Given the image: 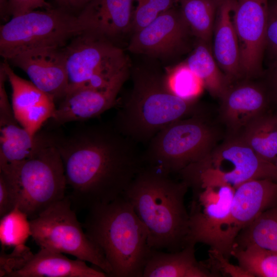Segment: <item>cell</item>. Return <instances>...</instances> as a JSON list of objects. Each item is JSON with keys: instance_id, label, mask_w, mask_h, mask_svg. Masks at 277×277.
Instances as JSON below:
<instances>
[{"instance_id": "cell-38", "label": "cell", "mask_w": 277, "mask_h": 277, "mask_svg": "<svg viewBox=\"0 0 277 277\" xmlns=\"http://www.w3.org/2000/svg\"><path fill=\"white\" fill-rule=\"evenodd\" d=\"M51 7L45 0H9L8 12L12 17L38 8Z\"/></svg>"}, {"instance_id": "cell-24", "label": "cell", "mask_w": 277, "mask_h": 277, "mask_svg": "<svg viewBox=\"0 0 277 277\" xmlns=\"http://www.w3.org/2000/svg\"><path fill=\"white\" fill-rule=\"evenodd\" d=\"M239 136L263 160L277 161V112L270 111L250 122Z\"/></svg>"}, {"instance_id": "cell-34", "label": "cell", "mask_w": 277, "mask_h": 277, "mask_svg": "<svg viewBox=\"0 0 277 277\" xmlns=\"http://www.w3.org/2000/svg\"><path fill=\"white\" fill-rule=\"evenodd\" d=\"M265 55L268 61L277 57V0L268 1Z\"/></svg>"}, {"instance_id": "cell-14", "label": "cell", "mask_w": 277, "mask_h": 277, "mask_svg": "<svg viewBox=\"0 0 277 277\" xmlns=\"http://www.w3.org/2000/svg\"><path fill=\"white\" fill-rule=\"evenodd\" d=\"M220 99L217 120L225 136L239 135L253 120L270 111L271 100L262 80L244 78L231 83Z\"/></svg>"}, {"instance_id": "cell-20", "label": "cell", "mask_w": 277, "mask_h": 277, "mask_svg": "<svg viewBox=\"0 0 277 277\" xmlns=\"http://www.w3.org/2000/svg\"><path fill=\"white\" fill-rule=\"evenodd\" d=\"M234 1H219L211 44L213 56L231 83L244 79L239 42L232 20Z\"/></svg>"}, {"instance_id": "cell-41", "label": "cell", "mask_w": 277, "mask_h": 277, "mask_svg": "<svg viewBox=\"0 0 277 277\" xmlns=\"http://www.w3.org/2000/svg\"><path fill=\"white\" fill-rule=\"evenodd\" d=\"M61 6L69 8L70 0H55Z\"/></svg>"}, {"instance_id": "cell-19", "label": "cell", "mask_w": 277, "mask_h": 277, "mask_svg": "<svg viewBox=\"0 0 277 277\" xmlns=\"http://www.w3.org/2000/svg\"><path fill=\"white\" fill-rule=\"evenodd\" d=\"M133 0H93L78 14L85 31L113 40L132 31Z\"/></svg>"}, {"instance_id": "cell-6", "label": "cell", "mask_w": 277, "mask_h": 277, "mask_svg": "<svg viewBox=\"0 0 277 277\" xmlns=\"http://www.w3.org/2000/svg\"><path fill=\"white\" fill-rule=\"evenodd\" d=\"M210 118L204 108L163 128L143 151L145 164L171 174L202 160L225 136L222 126Z\"/></svg>"}, {"instance_id": "cell-27", "label": "cell", "mask_w": 277, "mask_h": 277, "mask_svg": "<svg viewBox=\"0 0 277 277\" xmlns=\"http://www.w3.org/2000/svg\"><path fill=\"white\" fill-rule=\"evenodd\" d=\"M219 1H179L181 13L193 36L211 45Z\"/></svg>"}, {"instance_id": "cell-23", "label": "cell", "mask_w": 277, "mask_h": 277, "mask_svg": "<svg viewBox=\"0 0 277 277\" xmlns=\"http://www.w3.org/2000/svg\"><path fill=\"white\" fill-rule=\"evenodd\" d=\"M184 62L214 97L220 98L231 84L217 64L211 45L206 42L197 39L193 50Z\"/></svg>"}, {"instance_id": "cell-33", "label": "cell", "mask_w": 277, "mask_h": 277, "mask_svg": "<svg viewBox=\"0 0 277 277\" xmlns=\"http://www.w3.org/2000/svg\"><path fill=\"white\" fill-rule=\"evenodd\" d=\"M25 245L14 247L13 251L6 254L2 249L0 253V277H8L12 272L20 269L33 255Z\"/></svg>"}, {"instance_id": "cell-3", "label": "cell", "mask_w": 277, "mask_h": 277, "mask_svg": "<svg viewBox=\"0 0 277 277\" xmlns=\"http://www.w3.org/2000/svg\"><path fill=\"white\" fill-rule=\"evenodd\" d=\"M132 87L112 122L116 129L137 144H148L161 129L190 116L204 107L197 100H186L168 88L165 74L154 68L131 71Z\"/></svg>"}, {"instance_id": "cell-26", "label": "cell", "mask_w": 277, "mask_h": 277, "mask_svg": "<svg viewBox=\"0 0 277 277\" xmlns=\"http://www.w3.org/2000/svg\"><path fill=\"white\" fill-rule=\"evenodd\" d=\"M36 134L32 136L18 123L0 127V166L23 161L34 153Z\"/></svg>"}, {"instance_id": "cell-21", "label": "cell", "mask_w": 277, "mask_h": 277, "mask_svg": "<svg viewBox=\"0 0 277 277\" xmlns=\"http://www.w3.org/2000/svg\"><path fill=\"white\" fill-rule=\"evenodd\" d=\"M101 270L89 267L85 261L71 260L62 253L40 248L26 265L8 277H107Z\"/></svg>"}, {"instance_id": "cell-35", "label": "cell", "mask_w": 277, "mask_h": 277, "mask_svg": "<svg viewBox=\"0 0 277 277\" xmlns=\"http://www.w3.org/2000/svg\"><path fill=\"white\" fill-rule=\"evenodd\" d=\"M17 193L7 175L0 171V217L11 211L17 204Z\"/></svg>"}, {"instance_id": "cell-16", "label": "cell", "mask_w": 277, "mask_h": 277, "mask_svg": "<svg viewBox=\"0 0 277 277\" xmlns=\"http://www.w3.org/2000/svg\"><path fill=\"white\" fill-rule=\"evenodd\" d=\"M24 71L39 89L60 103L69 81L62 48H41L18 54L7 60Z\"/></svg>"}, {"instance_id": "cell-17", "label": "cell", "mask_w": 277, "mask_h": 277, "mask_svg": "<svg viewBox=\"0 0 277 277\" xmlns=\"http://www.w3.org/2000/svg\"><path fill=\"white\" fill-rule=\"evenodd\" d=\"M129 74L130 72L121 75L104 88L81 87L68 92L49 121L58 126L101 115L116 104L117 95Z\"/></svg>"}, {"instance_id": "cell-30", "label": "cell", "mask_w": 277, "mask_h": 277, "mask_svg": "<svg viewBox=\"0 0 277 277\" xmlns=\"http://www.w3.org/2000/svg\"><path fill=\"white\" fill-rule=\"evenodd\" d=\"M165 76L169 89L186 100H197L204 88L201 81L185 62L170 69Z\"/></svg>"}, {"instance_id": "cell-39", "label": "cell", "mask_w": 277, "mask_h": 277, "mask_svg": "<svg viewBox=\"0 0 277 277\" xmlns=\"http://www.w3.org/2000/svg\"><path fill=\"white\" fill-rule=\"evenodd\" d=\"M9 0H0V15L3 21H6L10 16L8 12Z\"/></svg>"}, {"instance_id": "cell-32", "label": "cell", "mask_w": 277, "mask_h": 277, "mask_svg": "<svg viewBox=\"0 0 277 277\" xmlns=\"http://www.w3.org/2000/svg\"><path fill=\"white\" fill-rule=\"evenodd\" d=\"M202 262L214 277H251L240 266L231 264L228 258L213 249L209 250L208 259Z\"/></svg>"}, {"instance_id": "cell-11", "label": "cell", "mask_w": 277, "mask_h": 277, "mask_svg": "<svg viewBox=\"0 0 277 277\" xmlns=\"http://www.w3.org/2000/svg\"><path fill=\"white\" fill-rule=\"evenodd\" d=\"M191 188L187 245L202 243L221 253L223 230L229 217L235 189L224 184Z\"/></svg>"}, {"instance_id": "cell-22", "label": "cell", "mask_w": 277, "mask_h": 277, "mask_svg": "<svg viewBox=\"0 0 277 277\" xmlns=\"http://www.w3.org/2000/svg\"><path fill=\"white\" fill-rule=\"evenodd\" d=\"M195 244L175 252L151 249L143 277H214L195 255Z\"/></svg>"}, {"instance_id": "cell-12", "label": "cell", "mask_w": 277, "mask_h": 277, "mask_svg": "<svg viewBox=\"0 0 277 277\" xmlns=\"http://www.w3.org/2000/svg\"><path fill=\"white\" fill-rule=\"evenodd\" d=\"M268 0H235L232 20L238 37L244 78L259 79L264 73Z\"/></svg>"}, {"instance_id": "cell-9", "label": "cell", "mask_w": 277, "mask_h": 277, "mask_svg": "<svg viewBox=\"0 0 277 277\" xmlns=\"http://www.w3.org/2000/svg\"><path fill=\"white\" fill-rule=\"evenodd\" d=\"M62 50L69 81L67 93L81 87H106L130 71L129 60L122 49L89 31L74 37Z\"/></svg>"}, {"instance_id": "cell-25", "label": "cell", "mask_w": 277, "mask_h": 277, "mask_svg": "<svg viewBox=\"0 0 277 277\" xmlns=\"http://www.w3.org/2000/svg\"><path fill=\"white\" fill-rule=\"evenodd\" d=\"M251 245L277 251V203L239 232L233 249H242Z\"/></svg>"}, {"instance_id": "cell-4", "label": "cell", "mask_w": 277, "mask_h": 277, "mask_svg": "<svg viewBox=\"0 0 277 277\" xmlns=\"http://www.w3.org/2000/svg\"><path fill=\"white\" fill-rule=\"evenodd\" d=\"M88 210L83 227L110 264V277H143L151 248L131 204L122 195Z\"/></svg>"}, {"instance_id": "cell-42", "label": "cell", "mask_w": 277, "mask_h": 277, "mask_svg": "<svg viewBox=\"0 0 277 277\" xmlns=\"http://www.w3.org/2000/svg\"><path fill=\"white\" fill-rule=\"evenodd\" d=\"M275 167H276V170H277V161H276V163H275Z\"/></svg>"}, {"instance_id": "cell-18", "label": "cell", "mask_w": 277, "mask_h": 277, "mask_svg": "<svg viewBox=\"0 0 277 277\" xmlns=\"http://www.w3.org/2000/svg\"><path fill=\"white\" fill-rule=\"evenodd\" d=\"M2 63L12 89L11 104L14 116L22 127L35 136L54 114L55 102L30 81L17 75L7 60Z\"/></svg>"}, {"instance_id": "cell-5", "label": "cell", "mask_w": 277, "mask_h": 277, "mask_svg": "<svg viewBox=\"0 0 277 277\" xmlns=\"http://www.w3.org/2000/svg\"><path fill=\"white\" fill-rule=\"evenodd\" d=\"M36 137V147L30 157L0 166V171L7 175L16 191V206L30 220L63 199L67 185L61 156L48 132L39 131Z\"/></svg>"}, {"instance_id": "cell-8", "label": "cell", "mask_w": 277, "mask_h": 277, "mask_svg": "<svg viewBox=\"0 0 277 277\" xmlns=\"http://www.w3.org/2000/svg\"><path fill=\"white\" fill-rule=\"evenodd\" d=\"M60 6L16 16L0 27V54L8 60L41 48H62L85 31L77 14Z\"/></svg>"}, {"instance_id": "cell-15", "label": "cell", "mask_w": 277, "mask_h": 277, "mask_svg": "<svg viewBox=\"0 0 277 277\" xmlns=\"http://www.w3.org/2000/svg\"><path fill=\"white\" fill-rule=\"evenodd\" d=\"M276 203L277 182L273 180L254 179L236 187L223 230L221 253L229 259L239 232Z\"/></svg>"}, {"instance_id": "cell-28", "label": "cell", "mask_w": 277, "mask_h": 277, "mask_svg": "<svg viewBox=\"0 0 277 277\" xmlns=\"http://www.w3.org/2000/svg\"><path fill=\"white\" fill-rule=\"evenodd\" d=\"M231 256L251 277H277V251L255 245L233 248Z\"/></svg>"}, {"instance_id": "cell-7", "label": "cell", "mask_w": 277, "mask_h": 277, "mask_svg": "<svg viewBox=\"0 0 277 277\" xmlns=\"http://www.w3.org/2000/svg\"><path fill=\"white\" fill-rule=\"evenodd\" d=\"M179 174L189 188L224 184L235 189L254 179L277 182L275 164L260 157L239 136H225L208 154Z\"/></svg>"}, {"instance_id": "cell-29", "label": "cell", "mask_w": 277, "mask_h": 277, "mask_svg": "<svg viewBox=\"0 0 277 277\" xmlns=\"http://www.w3.org/2000/svg\"><path fill=\"white\" fill-rule=\"evenodd\" d=\"M27 215L16 206L1 217L0 242L2 249L25 245L31 236L30 220Z\"/></svg>"}, {"instance_id": "cell-2", "label": "cell", "mask_w": 277, "mask_h": 277, "mask_svg": "<svg viewBox=\"0 0 277 277\" xmlns=\"http://www.w3.org/2000/svg\"><path fill=\"white\" fill-rule=\"evenodd\" d=\"M170 175L145 164L123 195L146 227L149 247L175 252L187 245L189 214L184 199L189 186Z\"/></svg>"}, {"instance_id": "cell-37", "label": "cell", "mask_w": 277, "mask_h": 277, "mask_svg": "<svg viewBox=\"0 0 277 277\" xmlns=\"http://www.w3.org/2000/svg\"><path fill=\"white\" fill-rule=\"evenodd\" d=\"M261 78L267 89L271 106L277 112V57L268 61V68Z\"/></svg>"}, {"instance_id": "cell-1", "label": "cell", "mask_w": 277, "mask_h": 277, "mask_svg": "<svg viewBox=\"0 0 277 277\" xmlns=\"http://www.w3.org/2000/svg\"><path fill=\"white\" fill-rule=\"evenodd\" d=\"M48 134L61 156L75 208L89 209L122 196L145 165L138 144L112 122Z\"/></svg>"}, {"instance_id": "cell-10", "label": "cell", "mask_w": 277, "mask_h": 277, "mask_svg": "<svg viewBox=\"0 0 277 277\" xmlns=\"http://www.w3.org/2000/svg\"><path fill=\"white\" fill-rule=\"evenodd\" d=\"M71 205L69 196H65L30 220L31 236L40 248L73 255L111 276L110 264L100 248L84 232Z\"/></svg>"}, {"instance_id": "cell-13", "label": "cell", "mask_w": 277, "mask_h": 277, "mask_svg": "<svg viewBox=\"0 0 277 277\" xmlns=\"http://www.w3.org/2000/svg\"><path fill=\"white\" fill-rule=\"evenodd\" d=\"M191 36L180 8L174 6L133 33L127 49L133 53L170 58L187 50Z\"/></svg>"}, {"instance_id": "cell-31", "label": "cell", "mask_w": 277, "mask_h": 277, "mask_svg": "<svg viewBox=\"0 0 277 277\" xmlns=\"http://www.w3.org/2000/svg\"><path fill=\"white\" fill-rule=\"evenodd\" d=\"M179 1L136 0L133 15V33L146 26L161 13L174 7Z\"/></svg>"}, {"instance_id": "cell-40", "label": "cell", "mask_w": 277, "mask_h": 277, "mask_svg": "<svg viewBox=\"0 0 277 277\" xmlns=\"http://www.w3.org/2000/svg\"><path fill=\"white\" fill-rule=\"evenodd\" d=\"M93 0H70L69 8L80 9L81 10Z\"/></svg>"}, {"instance_id": "cell-36", "label": "cell", "mask_w": 277, "mask_h": 277, "mask_svg": "<svg viewBox=\"0 0 277 277\" xmlns=\"http://www.w3.org/2000/svg\"><path fill=\"white\" fill-rule=\"evenodd\" d=\"M8 80L3 63L0 65V127L11 123H18L13 113L5 89V82Z\"/></svg>"}]
</instances>
